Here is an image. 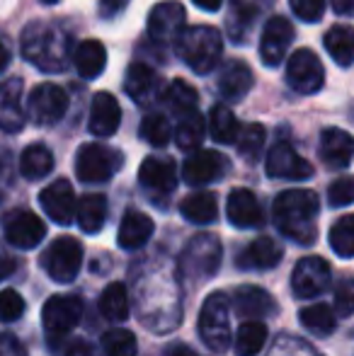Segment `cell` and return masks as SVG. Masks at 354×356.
Here are the masks:
<instances>
[{
	"instance_id": "obj_1",
	"label": "cell",
	"mask_w": 354,
	"mask_h": 356,
	"mask_svg": "<svg viewBox=\"0 0 354 356\" xmlns=\"http://www.w3.org/2000/svg\"><path fill=\"white\" fill-rule=\"evenodd\" d=\"M19 44L22 56L44 73H63L73 58V37L58 22H29Z\"/></svg>"
},
{
	"instance_id": "obj_2",
	"label": "cell",
	"mask_w": 354,
	"mask_h": 356,
	"mask_svg": "<svg viewBox=\"0 0 354 356\" xmlns=\"http://www.w3.org/2000/svg\"><path fill=\"white\" fill-rule=\"evenodd\" d=\"M321 202L311 189H287L274 199V223L284 238L298 245H313L318 238Z\"/></svg>"
},
{
	"instance_id": "obj_3",
	"label": "cell",
	"mask_w": 354,
	"mask_h": 356,
	"mask_svg": "<svg viewBox=\"0 0 354 356\" xmlns=\"http://www.w3.org/2000/svg\"><path fill=\"white\" fill-rule=\"evenodd\" d=\"M175 44L179 58L199 75L211 73L218 66V61H221L223 37L216 27H209V24L184 27Z\"/></svg>"
},
{
	"instance_id": "obj_4",
	"label": "cell",
	"mask_w": 354,
	"mask_h": 356,
	"mask_svg": "<svg viewBox=\"0 0 354 356\" xmlns=\"http://www.w3.org/2000/svg\"><path fill=\"white\" fill-rule=\"evenodd\" d=\"M199 334L207 349L214 354H223L231 344V303L228 296L216 291L202 305L199 313Z\"/></svg>"
},
{
	"instance_id": "obj_5",
	"label": "cell",
	"mask_w": 354,
	"mask_h": 356,
	"mask_svg": "<svg viewBox=\"0 0 354 356\" xmlns=\"http://www.w3.org/2000/svg\"><path fill=\"white\" fill-rule=\"evenodd\" d=\"M122 165H124V155L102 143L81 145L76 155V175L81 182L88 184L107 182V179H112L122 170Z\"/></svg>"
},
{
	"instance_id": "obj_6",
	"label": "cell",
	"mask_w": 354,
	"mask_h": 356,
	"mask_svg": "<svg viewBox=\"0 0 354 356\" xmlns=\"http://www.w3.org/2000/svg\"><path fill=\"white\" fill-rule=\"evenodd\" d=\"M221 264V243L216 235L199 233L184 248L179 257V272L187 279H211Z\"/></svg>"
},
{
	"instance_id": "obj_7",
	"label": "cell",
	"mask_w": 354,
	"mask_h": 356,
	"mask_svg": "<svg viewBox=\"0 0 354 356\" xmlns=\"http://www.w3.org/2000/svg\"><path fill=\"white\" fill-rule=\"evenodd\" d=\"M83 264V245L71 235L56 238L44 252L42 267L56 284H68L78 277Z\"/></svg>"
},
{
	"instance_id": "obj_8",
	"label": "cell",
	"mask_w": 354,
	"mask_h": 356,
	"mask_svg": "<svg viewBox=\"0 0 354 356\" xmlns=\"http://www.w3.org/2000/svg\"><path fill=\"white\" fill-rule=\"evenodd\" d=\"M68 112V92L54 83H42L29 92L27 97V114L39 127H51L61 122Z\"/></svg>"
},
{
	"instance_id": "obj_9",
	"label": "cell",
	"mask_w": 354,
	"mask_h": 356,
	"mask_svg": "<svg viewBox=\"0 0 354 356\" xmlns=\"http://www.w3.org/2000/svg\"><path fill=\"white\" fill-rule=\"evenodd\" d=\"M325 83L323 63L311 49H296L287 63V85L298 95H316Z\"/></svg>"
},
{
	"instance_id": "obj_10",
	"label": "cell",
	"mask_w": 354,
	"mask_h": 356,
	"mask_svg": "<svg viewBox=\"0 0 354 356\" xmlns=\"http://www.w3.org/2000/svg\"><path fill=\"white\" fill-rule=\"evenodd\" d=\"M184 19H187V13H184V5L177 3V0H163V3L153 5L151 15H148V37L156 44H175L177 37L184 29Z\"/></svg>"
},
{
	"instance_id": "obj_11",
	"label": "cell",
	"mask_w": 354,
	"mask_h": 356,
	"mask_svg": "<svg viewBox=\"0 0 354 356\" xmlns=\"http://www.w3.org/2000/svg\"><path fill=\"white\" fill-rule=\"evenodd\" d=\"M83 318V300L78 296H51L42 308V323L51 337H63L78 327Z\"/></svg>"
},
{
	"instance_id": "obj_12",
	"label": "cell",
	"mask_w": 354,
	"mask_h": 356,
	"mask_svg": "<svg viewBox=\"0 0 354 356\" xmlns=\"http://www.w3.org/2000/svg\"><path fill=\"white\" fill-rule=\"evenodd\" d=\"M3 233L10 245L19 250H32L47 238V225L37 213L27 209H15L3 218Z\"/></svg>"
},
{
	"instance_id": "obj_13",
	"label": "cell",
	"mask_w": 354,
	"mask_h": 356,
	"mask_svg": "<svg viewBox=\"0 0 354 356\" xmlns=\"http://www.w3.org/2000/svg\"><path fill=\"white\" fill-rule=\"evenodd\" d=\"M332 272L330 264L323 257H303L296 264L291 277V289L296 298H316L323 291L330 289Z\"/></svg>"
},
{
	"instance_id": "obj_14",
	"label": "cell",
	"mask_w": 354,
	"mask_h": 356,
	"mask_svg": "<svg viewBox=\"0 0 354 356\" xmlns=\"http://www.w3.org/2000/svg\"><path fill=\"white\" fill-rule=\"evenodd\" d=\"M293 42V24L282 15H274L267 19L260 37V58L267 68H277L289 54Z\"/></svg>"
},
{
	"instance_id": "obj_15",
	"label": "cell",
	"mask_w": 354,
	"mask_h": 356,
	"mask_svg": "<svg viewBox=\"0 0 354 356\" xmlns=\"http://www.w3.org/2000/svg\"><path fill=\"white\" fill-rule=\"evenodd\" d=\"M265 170L274 179H308L313 175V165L291 148V143L279 141L267 153Z\"/></svg>"
},
{
	"instance_id": "obj_16",
	"label": "cell",
	"mask_w": 354,
	"mask_h": 356,
	"mask_svg": "<svg viewBox=\"0 0 354 356\" xmlns=\"http://www.w3.org/2000/svg\"><path fill=\"white\" fill-rule=\"evenodd\" d=\"M228 160L218 150H194L182 165V179L192 187L216 182L226 175Z\"/></svg>"
},
{
	"instance_id": "obj_17",
	"label": "cell",
	"mask_w": 354,
	"mask_h": 356,
	"mask_svg": "<svg viewBox=\"0 0 354 356\" xmlns=\"http://www.w3.org/2000/svg\"><path fill=\"white\" fill-rule=\"evenodd\" d=\"M44 213L58 225H71L76 218V194L68 179H56L39 194Z\"/></svg>"
},
{
	"instance_id": "obj_18",
	"label": "cell",
	"mask_w": 354,
	"mask_h": 356,
	"mask_svg": "<svg viewBox=\"0 0 354 356\" xmlns=\"http://www.w3.org/2000/svg\"><path fill=\"white\" fill-rule=\"evenodd\" d=\"M124 90H127V95L136 104L148 107L156 99H161L163 83L151 66H146V63H131L127 68V75H124Z\"/></svg>"
},
{
	"instance_id": "obj_19",
	"label": "cell",
	"mask_w": 354,
	"mask_h": 356,
	"mask_svg": "<svg viewBox=\"0 0 354 356\" xmlns=\"http://www.w3.org/2000/svg\"><path fill=\"white\" fill-rule=\"evenodd\" d=\"M119 124H122V107H119L117 97L112 92H97L92 97V107H90L88 119V131L92 136L109 138L117 134Z\"/></svg>"
},
{
	"instance_id": "obj_20",
	"label": "cell",
	"mask_w": 354,
	"mask_h": 356,
	"mask_svg": "<svg viewBox=\"0 0 354 356\" xmlns=\"http://www.w3.org/2000/svg\"><path fill=\"white\" fill-rule=\"evenodd\" d=\"M24 85L19 78H8L0 83V129L8 134H17L24 127L22 107Z\"/></svg>"
},
{
	"instance_id": "obj_21",
	"label": "cell",
	"mask_w": 354,
	"mask_h": 356,
	"mask_svg": "<svg viewBox=\"0 0 354 356\" xmlns=\"http://www.w3.org/2000/svg\"><path fill=\"white\" fill-rule=\"evenodd\" d=\"M138 182L156 194H170L177 187V168L170 158L148 155L138 168Z\"/></svg>"
},
{
	"instance_id": "obj_22",
	"label": "cell",
	"mask_w": 354,
	"mask_h": 356,
	"mask_svg": "<svg viewBox=\"0 0 354 356\" xmlns=\"http://www.w3.org/2000/svg\"><path fill=\"white\" fill-rule=\"evenodd\" d=\"M226 213L231 225L236 228H257L262 225V207L257 202V197L250 192V189H233L228 194V204H226Z\"/></svg>"
},
{
	"instance_id": "obj_23",
	"label": "cell",
	"mask_w": 354,
	"mask_h": 356,
	"mask_svg": "<svg viewBox=\"0 0 354 356\" xmlns=\"http://www.w3.org/2000/svg\"><path fill=\"white\" fill-rule=\"evenodd\" d=\"M218 95L228 102H238L243 99L252 88V71L248 63L243 61H228L218 71Z\"/></svg>"
},
{
	"instance_id": "obj_24",
	"label": "cell",
	"mask_w": 354,
	"mask_h": 356,
	"mask_svg": "<svg viewBox=\"0 0 354 356\" xmlns=\"http://www.w3.org/2000/svg\"><path fill=\"white\" fill-rule=\"evenodd\" d=\"M282 245H277L272 238L262 235L255 238L241 254H238V267L248 269V272H255V269H272L282 262Z\"/></svg>"
},
{
	"instance_id": "obj_25",
	"label": "cell",
	"mask_w": 354,
	"mask_h": 356,
	"mask_svg": "<svg viewBox=\"0 0 354 356\" xmlns=\"http://www.w3.org/2000/svg\"><path fill=\"white\" fill-rule=\"evenodd\" d=\"M153 230V218L141 211H127L122 218V225H119V233H117V243L119 248L124 250H138L151 240Z\"/></svg>"
},
{
	"instance_id": "obj_26",
	"label": "cell",
	"mask_w": 354,
	"mask_h": 356,
	"mask_svg": "<svg viewBox=\"0 0 354 356\" xmlns=\"http://www.w3.org/2000/svg\"><path fill=\"white\" fill-rule=\"evenodd\" d=\"M233 303H236L238 313L246 315V318L257 320V318H269V315L277 313L274 298L265 289H260V286H241V289L236 291Z\"/></svg>"
},
{
	"instance_id": "obj_27",
	"label": "cell",
	"mask_w": 354,
	"mask_h": 356,
	"mask_svg": "<svg viewBox=\"0 0 354 356\" xmlns=\"http://www.w3.org/2000/svg\"><path fill=\"white\" fill-rule=\"evenodd\" d=\"M352 136L342 129H325L321 134V158L330 168H347L352 163Z\"/></svg>"
},
{
	"instance_id": "obj_28",
	"label": "cell",
	"mask_w": 354,
	"mask_h": 356,
	"mask_svg": "<svg viewBox=\"0 0 354 356\" xmlns=\"http://www.w3.org/2000/svg\"><path fill=\"white\" fill-rule=\"evenodd\" d=\"M73 63H76V71L81 78L95 80L107 66V49L97 42V39H86L73 49Z\"/></svg>"
},
{
	"instance_id": "obj_29",
	"label": "cell",
	"mask_w": 354,
	"mask_h": 356,
	"mask_svg": "<svg viewBox=\"0 0 354 356\" xmlns=\"http://www.w3.org/2000/svg\"><path fill=\"white\" fill-rule=\"evenodd\" d=\"M76 218L83 233H97L107 220V197L102 194H86L76 204Z\"/></svg>"
},
{
	"instance_id": "obj_30",
	"label": "cell",
	"mask_w": 354,
	"mask_h": 356,
	"mask_svg": "<svg viewBox=\"0 0 354 356\" xmlns=\"http://www.w3.org/2000/svg\"><path fill=\"white\" fill-rule=\"evenodd\" d=\"M179 211L189 223H211L218 216V204H216V194L211 192H194L189 197H184V202L179 204Z\"/></svg>"
},
{
	"instance_id": "obj_31",
	"label": "cell",
	"mask_w": 354,
	"mask_h": 356,
	"mask_svg": "<svg viewBox=\"0 0 354 356\" xmlns=\"http://www.w3.org/2000/svg\"><path fill=\"white\" fill-rule=\"evenodd\" d=\"M54 170V155L44 143H32L19 155V172L27 179H42Z\"/></svg>"
},
{
	"instance_id": "obj_32",
	"label": "cell",
	"mask_w": 354,
	"mask_h": 356,
	"mask_svg": "<svg viewBox=\"0 0 354 356\" xmlns=\"http://www.w3.org/2000/svg\"><path fill=\"white\" fill-rule=\"evenodd\" d=\"M161 99H163V104H166V107L170 109L172 114L182 117V114L197 109L199 95H197V90H194L192 85L187 83V80H172L168 88H163Z\"/></svg>"
},
{
	"instance_id": "obj_33",
	"label": "cell",
	"mask_w": 354,
	"mask_h": 356,
	"mask_svg": "<svg viewBox=\"0 0 354 356\" xmlns=\"http://www.w3.org/2000/svg\"><path fill=\"white\" fill-rule=\"evenodd\" d=\"M257 19V8L248 0H231V10H228L226 27L231 32L233 42H248V32Z\"/></svg>"
},
{
	"instance_id": "obj_34",
	"label": "cell",
	"mask_w": 354,
	"mask_h": 356,
	"mask_svg": "<svg viewBox=\"0 0 354 356\" xmlns=\"http://www.w3.org/2000/svg\"><path fill=\"white\" fill-rule=\"evenodd\" d=\"M325 44V51L332 56V61L342 68H350L354 61V44H352V29L340 24V27H332L323 37Z\"/></svg>"
},
{
	"instance_id": "obj_35",
	"label": "cell",
	"mask_w": 354,
	"mask_h": 356,
	"mask_svg": "<svg viewBox=\"0 0 354 356\" xmlns=\"http://www.w3.org/2000/svg\"><path fill=\"white\" fill-rule=\"evenodd\" d=\"M238 131H241V124L233 117V112L223 104H214L211 114H209V134L216 143L231 145L236 143Z\"/></svg>"
},
{
	"instance_id": "obj_36",
	"label": "cell",
	"mask_w": 354,
	"mask_h": 356,
	"mask_svg": "<svg viewBox=\"0 0 354 356\" xmlns=\"http://www.w3.org/2000/svg\"><path fill=\"white\" fill-rule=\"evenodd\" d=\"M267 342V327L260 320H248L238 327L236 334V354L238 356H257Z\"/></svg>"
},
{
	"instance_id": "obj_37",
	"label": "cell",
	"mask_w": 354,
	"mask_h": 356,
	"mask_svg": "<svg viewBox=\"0 0 354 356\" xmlns=\"http://www.w3.org/2000/svg\"><path fill=\"white\" fill-rule=\"evenodd\" d=\"M204 117L192 109V112L182 114L177 122V129H175V141L182 150H197L199 145L204 141Z\"/></svg>"
},
{
	"instance_id": "obj_38",
	"label": "cell",
	"mask_w": 354,
	"mask_h": 356,
	"mask_svg": "<svg viewBox=\"0 0 354 356\" xmlns=\"http://www.w3.org/2000/svg\"><path fill=\"white\" fill-rule=\"evenodd\" d=\"M99 310L112 323H122V320L129 318V296L124 284L114 282L102 291V296H99Z\"/></svg>"
},
{
	"instance_id": "obj_39",
	"label": "cell",
	"mask_w": 354,
	"mask_h": 356,
	"mask_svg": "<svg viewBox=\"0 0 354 356\" xmlns=\"http://www.w3.org/2000/svg\"><path fill=\"white\" fill-rule=\"evenodd\" d=\"M298 320H301V325L308 332L316 334H330L335 330V315H332L330 305L325 303H313L308 308H303L298 313Z\"/></svg>"
},
{
	"instance_id": "obj_40",
	"label": "cell",
	"mask_w": 354,
	"mask_h": 356,
	"mask_svg": "<svg viewBox=\"0 0 354 356\" xmlns=\"http://www.w3.org/2000/svg\"><path fill=\"white\" fill-rule=\"evenodd\" d=\"M141 138L146 143H151L153 148H163V145L170 143V136H172V129H170V122H168L166 114L161 112H151L143 117L141 122Z\"/></svg>"
},
{
	"instance_id": "obj_41",
	"label": "cell",
	"mask_w": 354,
	"mask_h": 356,
	"mask_svg": "<svg viewBox=\"0 0 354 356\" xmlns=\"http://www.w3.org/2000/svg\"><path fill=\"white\" fill-rule=\"evenodd\" d=\"M330 248L335 250L337 257L352 259V254H354V216L345 213L330 228Z\"/></svg>"
},
{
	"instance_id": "obj_42",
	"label": "cell",
	"mask_w": 354,
	"mask_h": 356,
	"mask_svg": "<svg viewBox=\"0 0 354 356\" xmlns=\"http://www.w3.org/2000/svg\"><path fill=\"white\" fill-rule=\"evenodd\" d=\"M265 127L262 124H246V127L238 131V153L243 155L246 160H257V155L262 153V145H265Z\"/></svg>"
},
{
	"instance_id": "obj_43",
	"label": "cell",
	"mask_w": 354,
	"mask_h": 356,
	"mask_svg": "<svg viewBox=\"0 0 354 356\" xmlns=\"http://www.w3.org/2000/svg\"><path fill=\"white\" fill-rule=\"evenodd\" d=\"M136 337L129 330H109L102 334V352L104 356H136Z\"/></svg>"
},
{
	"instance_id": "obj_44",
	"label": "cell",
	"mask_w": 354,
	"mask_h": 356,
	"mask_svg": "<svg viewBox=\"0 0 354 356\" xmlns=\"http://www.w3.org/2000/svg\"><path fill=\"white\" fill-rule=\"evenodd\" d=\"M24 313V298L15 289L0 291V323H15Z\"/></svg>"
},
{
	"instance_id": "obj_45",
	"label": "cell",
	"mask_w": 354,
	"mask_h": 356,
	"mask_svg": "<svg viewBox=\"0 0 354 356\" xmlns=\"http://www.w3.org/2000/svg\"><path fill=\"white\" fill-rule=\"evenodd\" d=\"M289 5H291L293 15L308 24L321 22L323 13H325V0H289Z\"/></svg>"
},
{
	"instance_id": "obj_46",
	"label": "cell",
	"mask_w": 354,
	"mask_h": 356,
	"mask_svg": "<svg viewBox=\"0 0 354 356\" xmlns=\"http://www.w3.org/2000/svg\"><path fill=\"white\" fill-rule=\"evenodd\" d=\"M328 199L332 207H350L354 202V182L352 177H340L330 184L328 189Z\"/></svg>"
},
{
	"instance_id": "obj_47",
	"label": "cell",
	"mask_w": 354,
	"mask_h": 356,
	"mask_svg": "<svg viewBox=\"0 0 354 356\" xmlns=\"http://www.w3.org/2000/svg\"><path fill=\"white\" fill-rule=\"evenodd\" d=\"M335 310L342 315V318H350V315H352V282H350V279H345V282L337 286Z\"/></svg>"
},
{
	"instance_id": "obj_48",
	"label": "cell",
	"mask_w": 354,
	"mask_h": 356,
	"mask_svg": "<svg viewBox=\"0 0 354 356\" xmlns=\"http://www.w3.org/2000/svg\"><path fill=\"white\" fill-rule=\"evenodd\" d=\"M0 356H27L22 342L15 334H0Z\"/></svg>"
},
{
	"instance_id": "obj_49",
	"label": "cell",
	"mask_w": 354,
	"mask_h": 356,
	"mask_svg": "<svg viewBox=\"0 0 354 356\" xmlns=\"http://www.w3.org/2000/svg\"><path fill=\"white\" fill-rule=\"evenodd\" d=\"M127 3L129 0H99V13H102V17L112 19L119 10L127 8Z\"/></svg>"
},
{
	"instance_id": "obj_50",
	"label": "cell",
	"mask_w": 354,
	"mask_h": 356,
	"mask_svg": "<svg viewBox=\"0 0 354 356\" xmlns=\"http://www.w3.org/2000/svg\"><path fill=\"white\" fill-rule=\"evenodd\" d=\"M15 269H17V262H15V257H10V254L5 252V248H0V282H3L5 277H10Z\"/></svg>"
},
{
	"instance_id": "obj_51",
	"label": "cell",
	"mask_w": 354,
	"mask_h": 356,
	"mask_svg": "<svg viewBox=\"0 0 354 356\" xmlns=\"http://www.w3.org/2000/svg\"><path fill=\"white\" fill-rule=\"evenodd\" d=\"M163 356H199L194 352L192 347H187V344H170V347L163 352Z\"/></svg>"
},
{
	"instance_id": "obj_52",
	"label": "cell",
	"mask_w": 354,
	"mask_h": 356,
	"mask_svg": "<svg viewBox=\"0 0 354 356\" xmlns=\"http://www.w3.org/2000/svg\"><path fill=\"white\" fill-rule=\"evenodd\" d=\"M335 15H342V17H350L354 10V0H330Z\"/></svg>"
},
{
	"instance_id": "obj_53",
	"label": "cell",
	"mask_w": 354,
	"mask_h": 356,
	"mask_svg": "<svg viewBox=\"0 0 354 356\" xmlns=\"http://www.w3.org/2000/svg\"><path fill=\"white\" fill-rule=\"evenodd\" d=\"M197 8H202V10H207V13H216L218 8L223 5V0H192Z\"/></svg>"
},
{
	"instance_id": "obj_54",
	"label": "cell",
	"mask_w": 354,
	"mask_h": 356,
	"mask_svg": "<svg viewBox=\"0 0 354 356\" xmlns=\"http://www.w3.org/2000/svg\"><path fill=\"white\" fill-rule=\"evenodd\" d=\"M68 356H95V354H92V349H90V344L78 342V344H73V347L68 349Z\"/></svg>"
},
{
	"instance_id": "obj_55",
	"label": "cell",
	"mask_w": 354,
	"mask_h": 356,
	"mask_svg": "<svg viewBox=\"0 0 354 356\" xmlns=\"http://www.w3.org/2000/svg\"><path fill=\"white\" fill-rule=\"evenodd\" d=\"M8 66H10V49H8V44L0 42V73H3Z\"/></svg>"
},
{
	"instance_id": "obj_56",
	"label": "cell",
	"mask_w": 354,
	"mask_h": 356,
	"mask_svg": "<svg viewBox=\"0 0 354 356\" xmlns=\"http://www.w3.org/2000/svg\"><path fill=\"white\" fill-rule=\"evenodd\" d=\"M42 3H44V5H56L58 0H42Z\"/></svg>"
}]
</instances>
